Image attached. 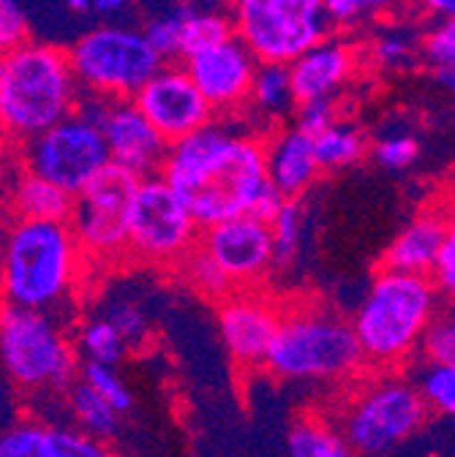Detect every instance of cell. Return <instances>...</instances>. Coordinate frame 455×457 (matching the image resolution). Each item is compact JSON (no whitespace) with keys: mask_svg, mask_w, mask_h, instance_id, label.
<instances>
[{"mask_svg":"<svg viewBox=\"0 0 455 457\" xmlns=\"http://www.w3.org/2000/svg\"><path fill=\"white\" fill-rule=\"evenodd\" d=\"M158 175L199 228L238 215L270 220L287 202L267 180L262 139L221 123L169 145Z\"/></svg>","mask_w":455,"mask_h":457,"instance_id":"6da1fadb","label":"cell"},{"mask_svg":"<svg viewBox=\"0 0 455 457\" xmlns=\"http://www.w3.org/2000/svg\"><path fill=\"white\" fill-rule=\"evenodd\" d=\"M85 264L66 220L12 218L0 232L4 305L55 316L74 297Z\"/></svg>","mask_w":455,"mask_h":457,"instance_id":"7a4b0ae2","label":"cell"},{"mask_svg":"<svg viewBox=\"0 0 455 457\" xmlns=\"http://www.w3.org/2000/svg\"><path fill=\"white\" fill-rule=\"evenodd\" d=\"M80 87L63 44L28 38L0 54V131L14 142L58 126L80 106Z\"/></svg>","mask_w":455,"mask_h":457,"instance_id":"3957f363","label":"cell"},{"mask_svg":"<svg viewBox=\"0 0 455 457\" xmlns=\"http://www.w3.org/2000/svg\"><path fill=\"white\" fill-rule=\"evenodd\" d=\"M434 308L431 278L382 270L352 321L363 362L390 365L407 357L431 327Z\"/></svg>","mask_w":455,"mask_h":457,"instance_id":"277c9868","label":"cell"},{"mask_svg":"<svg viewBox=\"0 0 455 457\" xmlns=\"http://www.w3.org/2000/svg\"><path fill=\"white\" fill-rule=\"evenodd\" d=\"M66 54L80 93L98 101H131L164 66L142 28L115 20L88 25Z\"/></svg>","mask_w":455,"mask_h":457,"instance_id":"5b68a950","label":"cell"},{"mask_svg":"<svg viewBox=\"0 0 455 457\" xmlns=\"http://www.w3.org/2000/svg\"><path fill=\"white\" fill-rule=\"evenodd\" d=\"M363 365L352 324L333 313H281L265 368L290 381H341Z\"/></svg>","mask_w":455,"mask_h":457,"instance_id":"8992f818","label":"cell"},{"mask_svg":"<svg viewBox=\"0 0 455 457\" xmlns=\"http://www.w3.org/2000/svg\"><path fill=\"white\" fill-rule=\"evenodd\" d=\"M0 368L28 392L69 389L74 384V349L58 319L25 308H0Z\"/></svg>","mask_w":455,"mask_h":457,"instance_id":"52a82bcc","label":"cell"},{"mask_svg":"<svg viewBox=\"0 0 455 457\" xmlns=\"http://www.w3.org/2000/svg\"><path fill=\"white\" fill-rule=\"evenodd\" d=\"M230 17L257 61L278 66L298 61L330 30L324 0H232Z\"/></svg>","mask_w":455,"mask_h":457,"instance_id":"ba28073f","label":"cell"},{"mask_svg":"<svg viewBox=\"0 0 455 457\" xmlns=\"http://www.w3.org/2000/svg\"><path fill=\"white\" fill-rule=\"evenodd\" d=\"M109 166L98 120L80 104L58 126L22 145L20 169L58 186L72 199Z\"/></svg>","mask_w":455,"mask_h":457,"instance_id":"9c48e42d","label":"cell"},{"mask_svg":"<svg viewBox=\"0 0 455 457\" xmlns=\"http://www.w3.org/2000/svg\"><path fill=\"white\" fill-rule=\"evenodd\" d=\"M139 178L109 163L74 199L69 228L85 262L112 264L129 256V218Z\"/></svg>","mask_w":455,"mask_h":457,"instance_id":"30bf717a","label":"cell"},{"mask_svg":"<svg viewBox=\"0 0 455 457\" xmlns=\"http://www.w3.org/2000/svg\"><path fill=\"white\" fill-rule=\"evenodd\" d=\"M199 226L161 175L139 180L129 218V259L181 267L197 248Z\"/></svg>","mask_w":455,"mask_h":457,"instance_id":"8fae6325","label":"cell"},{"mask_svg":"<svg viewBox=\"0 0 455 457\" xmlns=\"http://www.w3.org/2000/svg\"><path fill=\"white\" fill-rule=\"evenodd\" d=\"M420 392L407 381H382L366 386L344 411L341 433L355 454L376 457L404 444L426 420Z\"/></svg>","mask_w":455,"mask_h":457,"instance_id":"7c38bea8","label":"cell"},{"mask_svg":"<svg viewBox=\"0 0 455 457\" xmlns=\"http://www.w3.org/2000/svg\"><path fill=\"white\" fill-rule=\"evenodd\" d=\"M197 251L221 272L235 292H254V286L273 270V240L267 220L238 215L207 226Z\"/></svg>","mask_w":455,"mask_h":457,"instance_id":"4fadbf2b","label":"cell"},{"mask_svg":"<svg viewBox=\"0 0 455 457\" xmlns=\"http://www.w3.org/2000/svg\"><path fill=\"white\" fill-rule=\"evenodd\" d=\"M131 101L166 145L197 134L215 118L181 63H164Z\"/></svg>","mask_w":455,"mask_h":457,"instance_id":"5bb4252c","label":"cell"},{"mask_svg":"<svg viewBox=\"0 0 455 457\" xmlns=\"http://www.w3.org/2000/svg\"><path fill=\"white\" fill-rule=\"evenodd\" d=\"M80 104L98 120V129L106 142L109 163L131 171L139 180L158 175L169 145L142 118V112L134 106V101H98L82 96Z\"/></svg>","mask_w":455,"mask_h":457,"instance_id":"9a60e30c","label":"cell"},{"mask_svg":"<svg viewBox=\"0 0 455 457\" xmlns=\"http://www.w3.org/2000/svg\"><path fill=\"white\" fill-rule=\"evenodd\" d=\"M207 106L215 112H235L249 101L251 82L257 74L259 61L249 52V46L240 38H226L221 44H213L189 61L181 63Z\"/></svg>","mask_w":455,"mask_h":457,"instance_id":"2e32d148","label":"cell"},{"mask_svg":"<svg viewBox=\"0 0 455 457\" xmlns=\"http://www.w3.org/2000/svg\"><path fill=\"white\" fill-rule=\"evenodd\" d=\"M281 311L257 292H235L218 303L221 340L240 368L265 365Z\"/></svg>","mask_w":455,"mask_h":457,"instance_id":"e0dca14e","label":"cell"},{"mask_svg":"<svg viewBox=\"0 0 455 457\" xmlns=\"http://www.w3.org/2000/svg\"><path fill=\"white\" fill-rule=\"evenodd\" d=\"M355 69V54L347 41L322 38L311 49H306L298 61L290 63L292 93L298 104L316 98H335V93L347 85Z\"/></svg>","mask_w":455,"mask_h":457,"instance_id":"ac0fdd59","label":"cell"},{"mask_svg":"<svg viewBox=\"0 0 455 457\" xmlns=\"http://www.w3.org/2000/svg\"><path fill=\"white\" fill-rule=\"evenodd\" d=\"M262 145H265L267 180L281 199H298L314 186L316 175L322 171L314 153V137L292 126L275 131Z\"/></svg>","mask_w":455,"mask_h":457,"instance_id":"d6986e66","label":"cell"},{"mask_svg":"<svg viewBox=\"0 0 455 457\" xmlns=\"http://www.w3.org/2000/svg\"><path fill=\"white\" fill-rule=\"evenodd\" d=\"M444 235H447V223L439 215L434 212L417 215L404 232L390 243L384 253V270L428 278Z\"/></svg>","mask_w":455,"mask_h":457,"instance_id":"ffe728a7","label":"cell"},{"mask_svg":"<svg viewBox=\"0 0 455 457\" xmlns=\"http://www.w3.org/2000/svg\"><path fill=\"white\" fill-rule=\"evenodd\" d=\"M9 212L25 220H69L72 196L25 169L9 175Z\"/></svg>","mask_w":455,"mask_h":457,"instance_id":"44dd1931","label":"cell"},{"mask_svg":"<svg viewBox=\"0 0 455 457\" xmlns=\"http://www.w3.org/2000/svg\"><path fill=\"white\" fill-rule=\"evenodd\" d=\"M178 12V61H189L191 54L221 44L235 36L230 9L223 6H199V4H175Z\"/></svg>","mask_w":455,"mask_h":457,"instance_id":"7402d4cb","label":"cell"},{"mask_svg":"<svg viewBox=\"0 0 455 457\" xmlns=\"http://www.w3.org/2000/svg\"><path fill=\"white\" fill-rule=\"evenodd\" d=\"M246 104H251V109L265 120H281V118H287V114H292L298 101L292 93L290 66L259 63Z\"/></svg>","mask_w":455,"mask_h":457,"instance_id":"603a6c76","label":"cell"},{"mask_svg":"<svg viewBox=\"0 0 455 457\" xmlns=\"http://www.w3.org/2000/svg\"><path fill=\"white\" fill-rule=\"evenodd\" d=\"M287 449L290 457H355L344 433L319 417L298 420L290 430Z\"/></svg>","mask_w":455,"mask_h":457,"instance_id":"cb8c5ba5","label":"cell"},{"mask_svg":"<svg viewBox=\"0 0 455 457\" xmlns=\"http://www.w3.org/2000/svg\"><path fill=\"white\" fill-rule=\"evenodd\" d=\"M66 406L77 422V430H82L98 441L115 436L121 414L112 409L101 395H96L85 381L74 378V384L66 389Z\"/></svg>","mask_w":455,"mask_h":457,"instance_id":"d4e9b609","label":"cell"},{"mask_svg":"<svg viewBox=\"0 0 455 457\" xmlns=\"http://www.w3.org/2000/svg\"><path fill=\"white\" fill-rule=\"evenodd\" d=\"M314 153L319 169H344L366 155V137L358 126L335 120L314 137Z\"/></svg>","mask_w":455,"mask_h":457,"instance_id":"484cf974","label":"cell"},{"mask_svg":"<svg viewBox=\"0 0 455 457\" xmlns=\"http://www.w3.org/2000/svg\"><path fill=\"white\" fill-rule=\"evenodd\" d=\"M77 346H80L85 362L109 365V368H118L129 352L123 337L115 332V327H112L101 313L82 321V327L77 332Z\"/></svg>","mask_w":455,"mask_h":457,"instance_id":"4316f807","label":"cell"},{"mask_svg":"<svg viewBox=\"0 0 455 457\" xmlns=\"http://www.w3.org/2000/svg\"><path fill=\"white\" fill-rule=\"evenodd\" d=\"M0 457H52V425L20 420L0 430Z\"/></svg>","mask_w":455,"mask_h":457,"instance_id":"83f0119b","label":"cell"},{"mask_svg":"<svg viewBox=\"0 0 455 457\" xmlns=\"http://www.w3.org/2000/svg\"><path fill=\"white\" fill-rule=\"evenodd\" d=\"M267 228L273 240V267H287L295 259L300 235H303L300 204L295 199H287L273 212V218L267 220Z\"/></svg>","mask_w":455,"mask_h":457,"instance_id":"f1b7e54d","label":"cell"},{"mask_svg":"<svg viewBox=\"0 0 455 457\" xmlns=\"http://www.w3.org/2000/svg\"><path fill=\"white\" fill-rule=\"evenodd\" d=\"M80 381H85L96 395H101L118 414L131 411V406H134V395H131L129 384L123 381V376L118 373V368L85 362V365L80 368Z\"/></svg>","mask_w":455,"mask_h":457,"instance_id":"f546056e","label":"cell"},{"mask_svg":"<svg viewBox=\"0 0 455 457\" xmlns=\"http://www.w3.org/2000/svg\"><path fill=\"white\" fill-rule=\"evenodd\" d=\"M101 316L115 327V332L123 337L126 349H139L150 337V321L145 311L134 300H112L101 311Z\"/></svg>","mask_w":455,"mask_h":457,"instance_id":"4dcf8cb0","label":"cell"},{"mask_svg":"<svg viewBox=\"0 0 455 457\" xmlns=\"http://www.w3.org/2000/svg\"><path fill=\"white\" fill-rule=\"evenodd\" d=\"M415 54H417V36L407 28H390L379 33V38L374 41L376 63L390 71L409 69L415 63Z\"/></svg>","mask_w":455,"mask_h":457,"instance_id":"1f68e13d","label":"cell"},{"mask_svg":"<svg viewBox=\"0 0 455 457\" xmlns=\"http://www.w3.org/2000/svg\"><path fill=\"white\" fill-rule=\"evenodd\" d=\"M417 392L423 397L426 409L455 417V368L431 362V368L420 378Z\"/></svg>","mask_w":455,"mask_h":457,"instance_id":"d6a6232c","label":"cell"},{"mask_svg":"<svg viewBox=\"0 0 455 457\" xmlns=\"http://www.w3.org/2000/svg\"><path fill=\"white\" fill-rule=\"evenodd\" d=\"M52 457H115L104 441L77 430L52 425Z\"/></svg>","mask_w":455,"mask_h":457,"instance_id":"836d02e7","label":"cell"},{"mask_svg":"<svg viewBox=\"0 0 455 457\" xmlns=\"http://www.w3.org/2000/svg\"><path fill=\"white\" fill-rule=\"evenodd\" d=\"M395 4L398 0H324V14H327L330 25L352 28V25H360L382 12H387Z\"/></svg>","mask_w":455,"mask_h":457,"instance_id":"e575fe53","label":"cell"},{"mask_svg":"<svg viewBox=\"0 0 455 457\" xmlns=\"http://www.w3.org/2000/svg\"><path fill=\"white\" fill-rule=\"evenodd\" d=\"M183 270H186V278L191 280V286L199 292V295H205V297H210V300H215V303H221L223 297H230L232 295V289H230V283H226L223 278H221V272L194 248L191 253H189V259L181 264Z\"/></svg>","mask_w":455,"mask_h":457,"instance_id":"d590c367","label":"cell"},{"mask_svg":"<svg viewBox=\"0 0 455 457\" xmlns=\"http://www.w3.org/2000/svg\"><path fill=\"white\" fill-rule=\"evenodd\" d=\"M417 153H420V145H417V139H415L412 134H407V131H390V134H384V137L374 145L376 161H379L384 169H392V171L412 166L415 158H417Z\"/></svg>","mask_w":455,"mask_h":457,"instance_id":"8d00e7d4","label":"cell"},{"mask_svg":"<svg viewBox=\"0 0 455 457\" xmlns=\"http://www.w3.org/2000/svg\"><path fill=\"white\" fill-rule=\"evenodd\" d=\"M30 38V22L20 0H0V54Z\"/></svg>","mask_w":455,"mask_h":457,"instance_id":"74e56055","label":"cell"},{"mask_svg":"<svg viewBox=\"0 0 455 457\" xmlns=\"http://www.w3.org/2000/svg\"><path fill=\"white\" fill-rule=\"evenodd\" d=\"M423 346L434 365L455 368V319H442L431 324L423 335Z\"/></svg>","mask_w":455,"mask_h":457,"instance_id":"f35d334b","label":"cell"},{"mask_svg":"<svg viewBox=\"0 0 455 457\" xmlns=\"http://www.w3.org/2000/svg\"><path fill=\"white\" fill-rule=\"evenodd\" d=\"M295 118H298L295 129H300L308 137H316L338 120L335 118V98H316V101L298 104Z\"/></svg>","mask_w":455,"mask_h":457,"instance_id":"ab89813d","label":"cell"},{"mask_svg":"<svg viewBox=\"0 0 455 457\" xmlns=\"http://www.w3.org/2000/svg\"><path fill=\"white\" fill-rule=\"evenodd\" d=\"M423 54L434 66L455 63V17L442 20L426 38H423Z\"/></svg>","mask_w":455,"mask_h":457,"instance_id":"60d3db41","label":"cell"},{"mask_svg":"<svg viewBox=\"0 0 455 457\" xmlns=\"http://www.w3.org/2000/svg\"><path fill=\"white\" fill-rule=\"evenodd\" d=\"M63 6L74 20H98V22H112V17L123 14L131 0H63Z\"/></svg>","mask_w":455,"mask_h":457,"instance_id":"b9f144b4","label":"cell"},{"mask_svg":"<svg viewBox=\"0 0 455 457\" xmlns=\"http://www.w3.org/2000/svg\"><path fill=\"white\" fill-rule=\"evenodd\" d=\"M431 283H434V289L439 286L442 292L455 295V223L447 226V235L431 267Z\"/></svg>","mask_w":455,"mask_h":457,"instance_id":"7bdbcfd3","label":"cell"},{"mask_svg":"<svg viewBox=\"0 0 455 457\" xmlns=\"http://www.w3.org/2000/svg\"><path fill=\"white\" fill-rule=\"evenodd\" d=\"M9 223V171L0 161V232H4V226Z\"/></svg>","mask_w":455,"mask_h":457,"instance_id":"ee69618b","label":"cell"},{"mask_svg":"<svg viewBox=\"0 0 455 457\" xmlns=\"http://www.w3.org/2000/svg\"><path fill=\"white\" fill-rule=\"evenodd\" d=\"M423 9L439 20H452L455 17V0H420Z\"/></svg>","mask_w":455,"mask_h":457,"instance_id":"f6af8a7d","label":"cell"},{"mask_svg":"<svg viewBox=\"0 0 455 457\" xmlns=\"http://www.w3.org/2000/svg\"><path fill=\"white\" fill-rule=\"evenodd\" d=\"M436 82L444 87V90H450V93H455V63H447V66H436Z\"/></svg>","mask_w":455,"mask_h":457,"instance_id":"bcb514c9","label":"cell"},{"mask_svg":"<svg viewBox=\"0 0 455 457\" xmlns=\"http://www.w3.org/2000/svg\"><path fill=\"white\" fill-rule=\"evenodd\" d=\"M186 4H199V6H223L226 0H186Z\"/></svg>","mask_w":455,"mask_h":457,"instance_id":"7dc6e473","label":"cell"}]
</instances>
